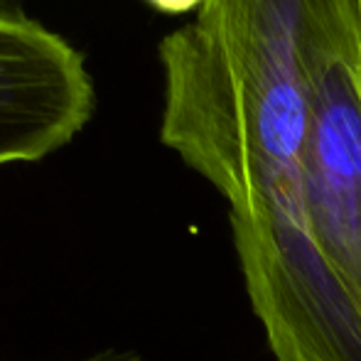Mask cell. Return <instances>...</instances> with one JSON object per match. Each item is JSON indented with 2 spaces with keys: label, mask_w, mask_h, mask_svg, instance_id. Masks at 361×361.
<instances>
[{
  "label": "cell",
  "mask_w": 361,
  "mask_h": 361,
  "mask_svg": "<svg viewBox=\"0 0 361 361\" xmlns=\"http://www.w3.org/2000/svg\"><path fill=\"white\" fill-rule=\"evenodd\" d=\"M312 126L300 185L233 246L276 361H361V37L352 0H310Z\"/></svg>",
  "instance_id": "cell-1"
},
{
  "label": "cell",
  "mask_w": 361,
  "mask_h": 361,
  "mask_svg": "<svg viewBox=\"0 0 361 361\" xmlns=\"http://www.w3.org/2000/svg\"><path fill=\"white\" fill-rule=\"evenodd\" d=\"M160 140L246 221L300 185L310 126V0H207L160 39Z\"/></svg>",
  "instance_id": "cell-2"
},
{
  "label": "cell",
  "mask_w": 361,
  "mask_h": 361,
  "mask_svg": "<svg viewBox=\"0 0 361 361\" xmlns=\"http://www.w3.org/2000/svg\"><path fill=\"white\" fill-rule=\"evenodd\" d=\"M94 109L84 57L23 10L0 5V167L72 143Z\"/></svg>",
  "instance_id": "cell-3"
},
{
  "label": "cell",
  "mask_w": 361,
  "mask_h": 361,
  "mask_svg": "<svg viewBox=\"0 0 361 361\" xmlns=\"http://www.w3.org/2000/svg\"><path fill=\"white\" fill-rule=\"evenodd\" d=\"M145 3L162 15H187L192 10L197 13L207 0H145Z\"/></svg>",
  "instance_id": "cell-4"
},
{
  "label": "cell",
  "mask_w": 361,
  "mask_h": 361,
  "mask_svg": "<svg viewBox=\"0 0 361 361\" xmlns=\"http://www.w3.org/2000/svg\"><path fill=\"white\" fill-rule=\"evenodd\" d=\"M81 361H140L133 352H121V349H106V352H99L89 359Z\"/></svg>",
  "instance_id": "cell-5"
},
{
  "label": "cell",
  "mask_w": 361,
  "mask_h": 361,
  "mask_svg": "<svg viewBox=\"0 0 361 361\" xmlns=\"http://www.w3.org/2000/svg\"><path fill=\"white\" fill-rule=\"evenodd\" d=\"M354 3V13H357V23H359V37H361V0H352Z\"/></svg>",
  "instance_id": "cell-6"
}]
</instances>
